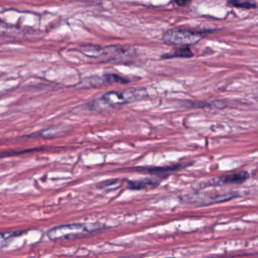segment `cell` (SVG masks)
<instances>
[{"label": "cell", "mask_w": 258, "mask_h": 258, "mask_svg": "<svg viewBox=\"0 0 258 258\" xmlns=\"http://www.w3.org/2000/svg\"><path fill=\"white\" fill-rule=\"evenodd\" d=\"M102 225L99 224H81V223L62 225L50 229L48 232V237L52 241L75 239V238H81L87 233L102 229Z\"/></svg>", "instance_id": "6da1fadb"}, {"label": "cell", "mask_w": 258, "mask_h": 258, "mask_svg": "<svg viewBox=\"0 0 258 258\" xmlns=\"http://www.w3.org/2000/svg\"><path fill=\"white\" fill-rule=\"evenodd\" d=\"M146 96L147 93L145 89H127L121 91H111L105 93L99 99V103L114 106L141 100Z\"/></svg>", "instance_id": "7a4b0ae2"}, {"label": "cell", "mask_w": 258, "mask_h": 258, "mask_svg": "<svg viewBox=\"0 0 258 258\" xmlns=\"http://www.w3.org/2000/svg\"><path fill=\"white\" fill-rule=\"evenodd\" d=\"M199 33L187 30L173 29L167 31L164 34L163 40L166 44L174 46H188L195 44L200 40Z\"/></svg>", "instance_id": "3957f363"}, {"label": "cell", "mask_w": 258, "mask_h": 258, "mask_svg": "<svg viewBox=\"0 0 258 258\" xmlns=\"http://www.w3.org/2000/svg\"><path fill=\"white\" fill-rule=\"evenodd\" d=\"M239 194L232 191V192L224 193V194L217 195L212 196L203 193H192L186 195L185 200L191 203L199 204L202 205H213V204L220 203V202H227L231 199L238 197Z\"/></svg>", "instance_id": "277c9868"}, {"label": "cell", "mask_w": 258, "mask_h": 258, "mask_svg": "<svg viewBox=\"0 0 258 258\" xmlns=\"http://www.w3.org/2000/svg\"><path fill=\"white\" fill-rule=\"evenodd\" d=\"M249 178V173L246 171L240 173H232L226 176L214 178L208 182L202 183V187L221 186L226 185H239L245 182Z\"/></svg>", "instance_id": "5b68a950"}, {"label": "cell", "mask_w": 258, "mask_h": 258, "mask_svg": "<svg viewBox=\"0 0 258 258\" xmlns=\"http://www.w3.org/2000/svg\"><path fill=\"white\" fill-rule=\"evenodd\" d=\"M159 184V181L152 178H144L140 180L129 181L127 183V188L130 190H142L151 186H157Z\"/></svg>", "instance_id": "8992f818"}, {"label": "cell", "mask_w": 258, "mask_h": 258, "mask_svg": "<svg viewBox=\"0 0 258 258\" xmlns=\"http://www.w3.org/2000/svg\"><path fill=\"white\" fill-rule=\"evenodd\" d=\"M68 131H69L68 126H51V127L43 130L41 132L34 134V135H37V137H40L42 138L53 139L64 135Z\"/></svg>", "instance_id": "52a82bcc"}, {"label": "cell", "mask_w": 258, "mask_h": 258, "mask_svg": "<svg viewBox=\"0 0 258 258\" xmlns=\"http://www.w3.org/2000/svg\"><path fill=\"white\" fill-rule=\"evenodd\" d=\"M27 230L11 231V232H1L0 233V251L7 247L12 240L16 237L20 236L22 234L26 232Z\"/></svg>", "instance_id": "ba28073f"}, {"label": "cell", "mask_w": 258, "mask_h": 258, "mask_svg": "<svg viewBox=\"0 0 258 258\" xmlns=\"http://www.w3.org/2000/svg\"><path fill=\"white\" fill-rule=\"evenodd\" d=\"M185 167V165H181V164H175V165L167 166V167H150V168H145L151 174L158 175V176H163L167 173H171L173 171H176L179 169Z\"/></svg>", "instance_id": "9c48e42d"}, {"label": "cell", "mask_w": 258, "mask_h": 258, "mask_svg": "<svg viewBox=\"0 0 258 258\" xmlns=\"http://www.w3.org/2000/svg\"><path fill=\"white\" fill-rule=\"evenodd\" d=\"M37 150L34 149H25L22 151H10V152H0V158H6V157L15 156V155H21V154L28 153V152H33V151Z\"/></svg>", "instance_id": "30bf717a"}, {"label": "cell", "mask_w": 258, "mask_h": 258, "mask_svg": "<svg viewBox=\"0 0 258 258\" xmlns=\"http://www.w3.org/2000/svg\"><path fill=\"white\" fill-rule=\"evenodd\" d=\"M171 56H168L167 58H173V57H191L192 56V52L191 51L188 50V49H180V50L177 51L175 52Z\"/></svg>", "instance_id": "8fae6325"}, {"label": "cell", "mask_w": 258, "mask_h": 258, "mask_svg": "<svg viewBox=\"0 0 258 258\" xmlns=\"http://www.w3.org/2000/svg\"><path fill=\"white\" fill-rule=\"evenodd\" d=\"M8 31V27L7 25L4 24V22H0V34H4Z\"/></svg>", "instance_id": "7c38bea8"}, {"label": "cell", "mask_w": 258, "mask_h": 258, "mask_svg": "<svg viewBox=\"0 0 258 258\" xmlns=\"http://www.w3.org/2000/svg\"><path fill=\"white\" fill-rule=\"evenodd\" d=\"M190 1H191V0H174V2L176 3L179 7H185Z\"/></svg>", "instance_id": "4fadbf2b"}]
</instances>
